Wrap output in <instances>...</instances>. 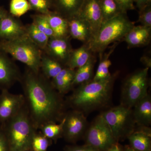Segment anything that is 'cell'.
Returning a JSON list of instances; mask_svg holds the SVG:
<instances>
[{
  "instance_id": "4dcf8cb0",
  "label": "cell",
  "mask_w": 151,
  "mask_h": 151,
  "mask_svg": "<svg viewBox=\"0 0 151 151\" xmlns=\"http://www.w3.org/2000/svg\"><path fill=\"white\" fill-rule=\"evenodd\" d=\"M51 142L41 133H37L33 139L32 150L33 151H47Z\"/></svg>"
},
{
  "instance_id": "1f68e13d",
  "label": "cell",
  "mask_w": 151,
  "mask_h": 151,
  "mask_svg": "<svg viewBox=\"0 0 151 151\" xmlns=\"http://www.w3.org/2000/svg\"><path fill=\"white\" fill-rule=\"evenodd\" d=\"M32 9L34 10L41 14H48L50 12V8L52 6V0H27Z\"/></svg>"
},
{
  "instance_id": "f1b7e54d",
  "label": "cell",
  "mask_w": 151,
  "mask_h": 151,
  "mask_svg": "<svg viewBox=\"0 0 151 151\" xmlns=\"http://www.w3.org/2000/svg\"><path fill=\"white\" fill-rule=\"evenodd\" d=\"M32 23L38 29L45 34L49 38L55 37L54 33L47 19L45 14H40L34 15L32 16Z\"/></svg>"
},
{
  "instance_id": "9c48e42d",
  "label": "cell",
  "mask_w": 151,
  "mask_h": 151,
  "mask_svg": "<svg viewBox=\"0 0 151 151\" xmlns=\"http://www.w3.org/2000/svg\"><path fill=\"white\" fill-rule=\"evenodd\" d=\"M63 137L69 143H74L84 137L88 123L85 114L76 110L67 111L64 117Z\"/></svg>"
},
{
  "instance_id": "ab89813d",
  "label": "cell",
  "mask_w": 151,
  "mask_h": 151,
  "mask_svg": "<svg viewBox=\"0 0 151 151\" xmlns=\"http://www.w3.org/2000/svg\"><path fill=\"white\" fill-rule=\"evenodd\" d=\"M7 12L4 9L0 7V22L4 16L6 14Z\"/></svg>"
},
{
  "instance_id": "8d00e7d4",
  "label": "cell",
  "mask_w": 151,
  "mask_h": 151,
  "mask_svg": "<svg viewBox=\"0 0 151 151\" xmlns=\"http://www.w3.org/2000/svg\"><path fill=\"white\" fill-rule=\"evenodd\" d=\"M141 61L143 64L145 65V67L148 68L149 69L151 67V59L148 56H143L141 59Z\"/></svg>"
},
{
  "instance_id": "8fae6325",
  "label": "cell",
  "mask_w": 151,
  "mask_h": 151,
  "mask_svg": "<svg viewBox=\"0 0 151 151\" xmlns=\"http://www.w3.org/2000/svg\"><path fill=\"white\" fill-rule=\"evenodd\" d=\"M24 98L21 94H12L7 89L0 94V124L2 125L18 113L24 105Z\"/></svg>"
},
{
  "instance_id": "44dd1931",
  "label": "cell",
  "mask_w": 151,
  "mask_h": 151,
  "mask_svg": "<svg viewBox=\"0 0 151 151\" xmlns=\"http://www.w3.org/2000/svg\"><path fill=\"white\" fill-rule=\"evenodd\" d=\"M92 55L88 43H85L81 47L72 50L65 66L75 70L85 65Z\"/></svg>"
},
{
  "instance_id": "ba28073f",
  "label": "cell",
  "mask_w": 151,
  "mask_h": 151,
  "mask_svg": "<svg viewBox=\"0 0 151 151\" xmlns=\"http://www.w3.org/2000/svg\"><path fill=\"white\" fill-rule=\"evenodd\" d=\"M84 137L86 145L98 151H106L117 142L111 128L101 114L88 126Z\"/></svg>"
},
{
  "instance_id": "7a4b0ae2",
  "label": "cell",
  "mask_w": 151,
  "mask_h": 151,
  "mask_svg": "<svg viewBox=\"0 0 151 151\" xmlns=\"http://www.w3.org/2000/svg\"><path fill=\"white\" fill-rule=\"evenodd\" d=\"M118 74L116 73L105 79L92 80L79 85L65 100L67 107L86 115L106 107L111 101Z\"/></svg>"
},
{
  "instance_id": "7c38bea8",
  "label": "cell",
  "mask_w": 151,
  "mask_h": 151,
  "mask_svg": "<svg viewBox=\"0 0 151 151\" xmlns=\"http://www.w3.org/2000/svg\"><path fill=\"white\" fill-rule=\"evenodd\" d=\"M22 76L15 63L7 53L0 50V89L8 90L20 81Z\"/></svg>"
},
{
  "instance_id": "d6a6232c",
  "label": "cell",
  "mask_w": 151,
  "mask_h": 151,
  "mask_svg": "<svg viewBox=\"0 0 151 151\" xmlns=\"http://www.w3.org/2000/svg\"><path fill=\"white\" fill-rule=\"evenodd\" d=\"M139 11L138 21L142 25L151 27V5H146Z\"/></svg>"
},
{
  "instance_id": "30bf717a",
  "label": "cell",
  "mask_w": 151,
  "mask_h": 151,
  "mask_svg": "<svg viewBox=\"0 0 151 151\" xmlns=\"http://www.w3.org/2000/svg\"><path fill=\"white\" fill-rule=\"evenodd\" d=\"M75 16L82 19L89 25L92 32V41L97 35L103 23L100 0H84Z\"/></svg>"
},
{
  "instance_id": "b9f144b4",
  "label": "cell",
  "mask_w": 151,
  "mask_h": 151,
  "mask_svg": "<svg viewBox=\"0 0 151 151\" xmlns=\"http://www.w3.org/2000/svg\"><path fill=\"white\" fill-rule=\"evenodd\" d=\"M2 129V125L1 124H0V131H1V130Z\"/></svg>"
},
{
  "instance_id": "83f0119b",
  "label": "cell",
  "mask_w": 151,
  "mask_h": 151,
  "mask_svg": "<svg viewBox=\"0 0 151 151\" xmlns=\"http://www.w3.org/2000/svg\"><path fill=\"white\" fill-rule=\"evenodd\" d=\"M64 119L58 123H50L40 128L42 134L50 140L56 142L60 138L63 137Z\"/></svg>"
},
{
  "instance_id": "277c9868",
  "label": "cell",
  "mask_w": 151,
  "mask_h": 151,
  "mask_svg": "<svg viewBox=\"0 0 151 151\" xmlns=\"http://www.w3.org/2000/svg\"><path fill=\"white\" fill-rule=\"evenodd\" d=\"M134 26L126 13H122L102 24L97 35L88 43L92 53L102 55L108 45L124 39Z\"/></svg>"
},
{
  "instance_id": "4fadbf2b",
  "label": "cell",
  "mask_w": 151,
  "mask_h": 151,
  "mask_svg": "<svg viewBox=\"0 0 151 151\" xmlns=\"http://www.w3.org/2000/svg\"><path fill=\"white\" fill-rule=\"evenodd\" d=\"M69 37L49 38L46 48L43 51L47 55L60 63L64 66L73 50Z\"/></svg>"
},
{
  "instance_id": "2e32d148",
  "label": "cell",
  "mask_w": 151,
  "mask_h": 151,
  "mask_svg": "<svg viewBox=\"0 0 151 151\" xmlns=\"http://www.w3.org/2000/svg\"><path fill=\"white\" fill-rule=\"evenodd\" d=\"M137 128L127 137L130 147L139 151H151L150 128L145 127Z\"/></svg>"
},
{
  "instance_id": "4316f807",
  "label": "cell",
  "mask_w": 151,
  "mask_h": 151,
  "mask_svg": "<svg viewBox=\"0 0 151 151\" xmlns=\"http://www.w3.org/2000/svg\"><path fill=\"white\" fill-rule=\"evenodd\" d=\"M25 27L28 36L34 43L44 51L48 43L49 38L38 29L32 23Z\"/></svg>"
},
{
  "instance_id": "d6986e66",
  "label": "cell",
  "mask_w": 151,
  "mask_h": 151,
  "mask_svg": "<svg viewBox=\"0 0 151 151\" xmlns=\"http://www.w3.org/2000/svg\"><path fill=\"white\" fill-rule=\"evenodd\" d=\"M75 71V69L65 66L56 77L52 79V86L61 95L66 94L73 88Z\"/></svg>"
},
{
  "instance_id": "7bdbcfd3",
  "label": "cell",
  "mask_w": 151,
  "mask_h": 151,
  "mask_svg": "<svg viewBox=\"0 0 151 151\" xmlns=\"http://www.w3.org/2000/svg\"><path fill=\"white\" fill-rule=\"evenodd\" d=\"M25 151H33L32 150V149H30V150H27Z\"/></svg>"
},
{
  "instance_id": "3957f363",
  "label": "cell",
  "mask_w": 151,
  "mask_h": 151,
  "mask_svg": "<svg viewBox=\"0 0 151 151\" xmlns=\"http://www.w3.org/2000/svg\"><path fill=\"white\" fill-rule=\"evenodd\" d=\"M2 125L6 140L7 151H25L31 149L37 130L25 106Z\"/></svg>"
},
{
  "instance_id": "74e56055",
  "label": "cell",
  "mask_w": 151,
  "mask_h": 151,
  "mask_svg": "<svg viewBox=\"0 0 151 151\" xmlns=\"http://www.w3.org/2000/svg\"><path fill=\"white\" fill-rule=\"evenodd\" d=\"M106 151H123V150L119 142H116Z\"/></svg>"
},
{
  "instance_id": "6da1fadb",
  "label": "cell",
  "mask_w": 151,
  "mask_h": 151,
  "mask_svg": "<svg viewBox=\"0 0 151 151\" xmlns=\"http://www.w3.org/2000/svg\"><path fill=\"white\" fill-rule=\"evenodd\" d=\"M20 82L25 106L37 130L46 124L62 121L67 112L66 102L49 78L27 68Z\"/></svg>"
},
{
  "instance_id": "7402d4cb",
  "label": "cell",
  "mask_w": 151,
  "mask_h": 151,
  "mask_svg": "<svg viewBox=\"0 0 151 151\" xmlns=\"http://www.w3.org/2000/svg\"><path fill=\"white\" fill-rule=\"evenodd\" d=\"M47 19L54 33L55 37L70 36L68 33V20L55 12L45 14Z\"/></svg>"
},
{
  "instance_id": "52a82bcc",
  "label": "cell",
  "mask_w": 151,
  "mask_h": 151,
  "mask_svg": "<svg viewBox=\"0 0 151 151\" xmlns=\"http://www.w3.org/2000/svg\"><path fill=\"white\" fill-rule=\"evenodd\" d=\"M148 68L138 70L127 76L123 83L121 104L131 108L145 97L149 86Z\"/></svg>"
},
{
  "instance_id": "603a6c76",
  "label": "cell",
  "mask_w": 151,
  "mask_h": 151,
  "mask_svg": "<svg viewBox=\"0 0 151 151\" xmlns=\"http://www.w3.org/2000/svg\"><path fill=\"white\" fill-rule=\"evenodd\" d=\"M96 60L92 55L87 63L76 70L73 82V86H79L92 81Z\"/></svg>"
},
{
  "instance_id": "5bb4252c",
  "label": "cell",
  "mask_w": 151,
  "mask_h": 151,
  "mask_svg": "<svg viewBox=\"0 0 151 151\" xmlns=\"http://www.w3.org/2000/svg\"><path fill=\"white\" fill-rule=\"evenodd\" d=\"M26 27L7 13L0 22V39L12 40L26 35Z\"/></svg>"
},
{
  "instance_id": "60d3db41",
  "label": "cell",
  "mask_w": 151,
  "mask_h": 151,
  "mask_svg": "<svg viewBox=\"0 0 151 151\" xmlns=\"http://www.w3.org/2000/svg\"><path fill=\"white\" fill-rule=\"evenodd\" d=\"M123 151H139L137 150H134L132 147H131L130 146H126L125 147Z\"/></svg>"
},
{
  "instance_id": "f546056e",
  "label": "cell",
  "mask_w": 151,
  "mask_h": 151,
  "mask_svg": "<svg viewBox=\"0 0 151 151\" xmlns=\"http://www.w3.org/2000/svg\"><path fill=\"white\" fill-rule=\"evenodd\" d=\"M31 9V6L27 0H11L10 13L13 16L20 17Z\"/></svg>"
},
{
  "instance_id": "cb8c5ba5",
  "label": "cell",
  "mask_w": 151,
  "mask_h": 151,
  "mask_svg": "<svg viewBox=\"0 0 151 151\" xmlns=\"http://www.w3.org/2000/svg\"><path fill=\"white\" fill-rule=\"evenodd\" d=\"M64 67L60 63L42 53L40 70L42 69V74L47 78L49 79L54 78Z\"/></svg>"
},
{
  "instance_id": "e0dca14e",
  "label": "cell",
  "mask_w": 151,
  "mask_h": 151,
  "mask_svg": "<svg viewBox=\"0 0 151 151\" xmlns=\"http://www.w3.org/2000/svg\"><path fill=\"white\" fill-rule=\"evenodd\" d=\"M137 126L149 127L151 124V97L148 94L132 108Z\"/></svg>"
},
{
  "instance_id": "f35d334b",
  "label": "cell",
  "mask_w": 151,
  "mask_h": 151,
  "mask_svg": "<svg viewBox=\"0 0 151 151\" xmlns=\"http://www.w3.org/2000/svg\"><path fill=\"white\" fill-rule=\"evenodd\" d=\"M134 1L137 4V7L139 9L147 5V0H134Z\"/></svg>"
},
{
  "instance_id": "9a60e30c",
  "label": "cell",
  "mask_w": 151,
  "mask_h": 151,
  "mask_svg": "<svg viewBox=\"0 0 151 151\" xmlns=\"http://www.w3.org/2000/svg\"><path fill=\"white\" fill-rule=\"evenodd\" d=\"M151 38V27L134 26L124 38L129 48L145 46L150 43Z\"/></svg>"
},
{
  "instance_id": "836d02e7",
  "label": "cell",
  "mask_w": 151,
  "mask_h": 151,
  "mask_svg": "<svg viewBox=\"0 0 151 151\" xmlns=\"http://www.w3.org/2000/svg\"><path fill=\"white\" fill-rule=\"evenodd\" d=\"M123 12L127 13V11L135 9L134 0H116Z\"/></svg>"
},
{
  "instance_id": "d4e9b609",
  "label": "cell",
  "mask_w": 151,
  "mask_h": 151,
  "mask_svg": "<svg viewBox=\"0 0 151 151\" xmlns=\"http://www.w3.org/2000/svg\"><path fill=\"white\" fill-rule=\"evenodd\" d=\"M100 4L103 17V23L120 14L125 13L116 0H100Z\"/></svg>"
},
{
  "instance_id": "d590c367",
  "label": "cell",
  "mask_w": 151,
  "mask_h": 151,
  "mask_svg": "<svg viewBox=\"0 0 151 151\" xmlns=\"http://www.w3.org/2000/svg\"><path fill=\"white\" fill-rule=\"evenodd\" d=\"M0 151H7V145L2 130L0 131Z\"/></svg>"
},
{
  "instance_id": "8992f818",
  "label": "cell",
  "mask_w": 151,
  "mask_h": 151,
  "mask_svg": "<svg viewBox=\"0 0 151 151\" xmlns=\"http://www.w3.org/2000/svg\"><path fill=\"white\" fill-rule=\"evenodd\" d=\"M117 142L127 138L137 128L132 108L120 104L101 113Z\"/></svg>"
},
{
  "instance_id": "ac0fdd59",
  "label": "cell",
  "mask_w": 151,
  "mask_h": 151,
  "mask_svg": "<svg viewBox=\"0 0 151 151\" xmlns=\"http://www.w3.org/2000/svg\"><path fill=\"white\" fill-rule=\"evenodd\" d=\"M68 33L71 37L88 43L92 39V34L89 25L82 19L74 17L68 19Z\"/></svg>"
},
{
  "instance_id": "e575fe53",
  "label": "cell",
  "mask_w": 151,
  "mask_h": 151,
  "mask_svg": "<svg viewBox=\"0 0 151 151\" xmlns=\"http://www.w3.org/2000/svg\"><path fill=\"white\" fill-rule=\"evenodd\" d=\"M65 151H98L91 146L86 145L83 146H68Z\"/></svg>"
},
{
  "instance_id": "484cf974",
  "label": "cell",
  "mask_w": 151,
  "mask_h": 151,
  "mask_svg": "<svg viewBox=\"0 0 151 151\" xmlns=\"http://www.w3.org/2000/svg\"><path fill=\"white\" fill-rule=\"evenodd\" d=\"M116 45H114L108 52L104 56L100 57V62L97 68V71L92 80L98 81L105 79L110 77L111 74L109 71V68L112 65V62L110 59V57L116 48Z\"/></svg>"
},
{
  "instance_id": "ffe728a7",
  "label": "cell",
  "mask_w": 151,
  "mask_h": 151,
  "mask_svg": "<svg viewBox=\"0 0 151 151\" xmlns=\"http://www.w3.org/2000/svg\"><path fill=\"white\" fill-rule=\"evenodd\" d=\"M84 0H52L55 11L68 19L75 17L81 7Z\"/></svg>"
},
{
  "instance_id": "5b68a950",
  "label": "cell",
  "mask_w": 151,
  "mask_h": 151,
  "mask_svg": "<svg viewBox=\"0 0 151 151\" xmlns=\"http://www.w3.org/2000/svg\"><path fill=\"white\" fill-rule=\"evenodd\" d=\"M0 50L25 64L35 73L40 71L43 51L27 35L12 40H1Z\"/></svg>"
}]
</instances>
